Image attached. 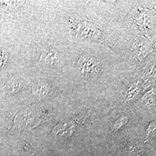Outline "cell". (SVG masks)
I'll return each mask as SVG.
<instances>
[{
  "label": "cell",
  "mask_w": 156,
  "mask_h": 156,
  "mask_svg": "<svg viewBox=\"0 0 156 156\" xmlns=\"http://www.w3.org/2000/svg\"><path fill=\"white\" fill-rule=\"evenodd\" d=\"M55 88L51 84L45 81H41L34 85L32 91L34 94L44 97L49 94Z\"/></svg>",
  "instance_id": "3"
},
{
  "label": "cell",
  "mask_w": 156,
  "mask_h": 156,
  "mask_svg": "<svg viewBox=\"0 0 156 156\" xmlns=\"http://www.w3.org/2000/svg\"><path fill=\"white\" fill-rule=\"evenodd\" d=\"M128 121V119L127 117H122L120 118L114 125V128L115 129H117L121 128L124 124H126Z\"/></svg>",
  "instance_id": "6"
},
{
  "label": "cell",
  "mask_w": 156,
  "mask_h": 156,
  "mask_svg": "<svg viewBox=\"0 0 156 156\" xmlns=\"http://www.w3.org/2000/svg\"><path fill=\"white\" fill-rule=\"evenodd\" d=\"M22 86V83L19 80L13 78L6 83L5 89L9 93H15L20 89Z\"/></svg>",
  "instance_id": "5"
},
{
  "label": "cell",
  "mask_w": 156,
  "mask_h": 156,
  "mask_svg": "<svg viewBox=\"0 0 156 156\" xmlns=\"http://www.w3.org/2000/svg\"><path fill=\"white\" fill-rule=\"evenodd\" d=\"M78 67L79 71L86 78L97 77L102 71L100 62L92 56H81L78 62Z\"/></svg>",
  "instance_id": "1"
},
{
  "label": "cell",
  "mask_w": 156,
  "mask_h": 156,
  "mask_svg": "<svg viewBox=\"0 0 156 156\" xmlns=\"http://www.w3.org/2000/svg\"><path fill=\"white\" fill-rule=\"evenodd\" d=\"M6 56L5 53L1 49H0V68L2 67L6 62Z\"/></svg>",
  "instance_id": "7"
},
{
  "label": "cell",
  "mask_w": 156,
  "mask_h": 156,
  "mask_svg": "<svg viewBox=\"0 0 156 156\" xmlns=\"http://www.w3.org/2000/svg\"><path fill=\"white\" fill-rule=\"evenodd\" d=\"M40 60L46 64L55 65L60 60L57 50L53 48H47L42 51Z\"/></svg>",
  "instance_id": "2"
},
{
  "label": "cell",
  "mask_w": 156,
  "mask_h": 156,
  "mask_svg": "<svg viewBox=\"0 0 156 156\" xmlns=\"http://www.w3.org/2000/svg\"><path fill=\"white\" fill-rule=\"evenodd\" d=\"M73 131V128L71 124H62L57 126L54 129L53 133L58 136H67L70 135Z\"/></svg>",
  "instance_id": "4"
}]
</instances>
